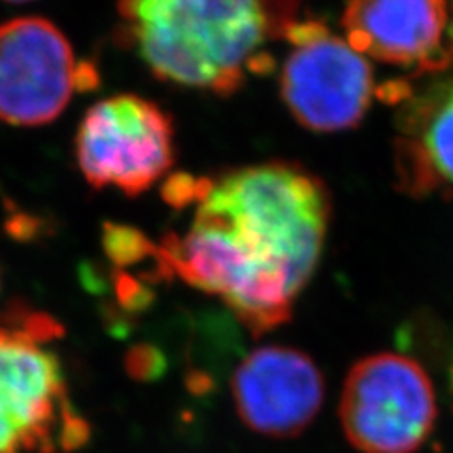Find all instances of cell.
Masks as SVG:
<instances>
[{
    "instance_id": "6da1fadb",
    "label": "cell",
    "mask_w": 453,
    "mask_h": 453,
    "mask_svg": "<svg viewBox=\"0 0 453 453\" xmlns=\"http://www.w3.org/2000/svg\"><path fill=\"white\" fill-rule=\"evenodd\" d=\"M166 201L195 204L189 229L159 257L191 286L218 295L253 333L291 314L314 274L331 218L329 193L289 163L244 166L218 178L178 176Z\"/></svg>"
},
{
    "instance_id": "277c9868",
    "label": "cell",
    "mask_w": 453,
    "mask_h": 453,
    "mask_svg": "<svg viewBox=\"0 0 453 453\" xmlns=\"http://www.w3.org/2000/svg\"><path fill=\"white\" fill-rule=\"evenodd\" d=\"M436 414L429 374L401 353L357 361L340 396V423L361 453H416L431 436Z\"/></svg>"
},
{
    "instance_id": "9c48e42d",
    "label": "cell",
    "mask_w": 453,
    "mask_h": 453,
    "mask_svg": "<svg viewBox=\"0 0 453 453\" xmlns=\"http://www.w3.org/2000/svg\"><path fill=\"white\" fill-rule=\"evenodd\" d=\"M348 44L376 61L414 70L449 63L448 0H348Z\"/></svg>"
},
{
    "instance_id": "30bf717a",
    "label": "cell",
    "mask_w": 453,
    "mask_h": 453,
    "mask_svg": "<svg viewBox=\"0 0 453 453\" xmlns=\"http://www.w3.org/2000/svg\"><path fill=\"white\" fill-rule=\"evenodd\" d=\"M395 166L414 196L453 188V83H442L408 103L399 118Z\"/></svg>"
},
{
    "instance_id": "ba28073f",
    "label": "cell",
    "mask_w": 453,
    "mask_h": 453,
    "mask_svg": "<svg viewBox=\"0 0 453 453\" xmlns=\"http://www.w3.org/2000/svg\"><path fill=\"white\" fill-rule=\"evenodd\" d=\"M231 389L236 412L251 431L291 438L318 416L325 381L306 353L288 346H263L238 365Z\"/></svg>"
},
{
    "instance_id": "52a82bcc",
    "label": "cell",
    "mask_w": 453,
    "mask_h": 453,
    "mask_svg": "<svg viewBox=\"0 0 453 453\" xmlns=\"http://www.w3.org/2000/svg\"><path fill=\"white\" fill-rule=\"evenodd\" d=\"M96 70L76 59L70 42L42 18L0 25V121L51 123L76 91L95 88Z\"/></svg>"
},
{
    "instance_id": "8fae6325",
    "label": "cell",
    "mask_w": 453,
    "mask_h": 453,
    "mask_svg": "<svg viewBox=\"0 0 453 453\" xmlns=\"http://www.w3.org/2000/svg\"><path fill=\"white\" fill-rule=\"evenodd\" d=\"M449 381H451V391H453V366H451V372H449Z\"/></svg>"
},
{
    "instance_id": "5b68a950",
    "label": "cell",
    "mask_w": 453,
    "mask_h": 453,
    "mask_svg": "<svg viewBox=\"0 0 453 453\" xmlns=\"http://www.w3.org/2000/svg\"><path fill=\"white\" fill-rule=\"evenodd\" d=\"M280 91L291 116L316 133H338L363 121L378 93L366 57L321 21L293 19Z\"/></svg>"
},
{
    "instance_id": "3957f363",
    "label": "cell",
    "mask_w": 453,
    "mask_h": 453,
    "mask_svg": "<svg viewBox=\"0 0 453 453\" xmlns=\"http://www.w3.org/2000/svg\"><path fill=\"white\" fill-rule=\"evenodd\" d=\"M46 323L0 321V453H53L85 438L68 404L61 363L46 346Z\"/></svg>"
},
{
    "instance_id": "7a4b0ae2",
    "label": "cell",
    "mask_w": 453,
    "mask_h": 453,
    "mask_svg": "<svg viewBox=\"0 0 453 453\" xmlns=\"http://www.w3.org/2000/svg\"><path fill=\"white\" fill-rule=\"evenodd\" d=\"M119 18L155 76L221 95L271 73L268 42L295 19L288 0H121Z\"/></svg>"
},
{
    "instance_id": "8992f818",
    "label": "cell",
    "mask_w": 453,
    "mask_h": 453,
    "mask_svg": "<svg viewBox=\"0 0 453 453\" xmlns=\"http://www.w3.org/2000/svg\"><path fill=\"white\" fill-rule=\"evenodd\" d=\"M76 159L93 188L136 196L174 163V129L168 113L136 95L98 101L76 134Z\"/></svg>"
},
{
    "instance_id": "7c38bea8",
    "label": "cell",
    "mask_w": 453,
    "mask_h": 453,
    "mask_svg": "<svg viewBox=\"0 0 453 453\" xmlns=\"http://www.w3.org/2000/svg\"><path fill=\"white\" fill-rule=\"evenodd\" d=\"M8 3H27V0H8Z\"/></svg>"
}]
</instances>
